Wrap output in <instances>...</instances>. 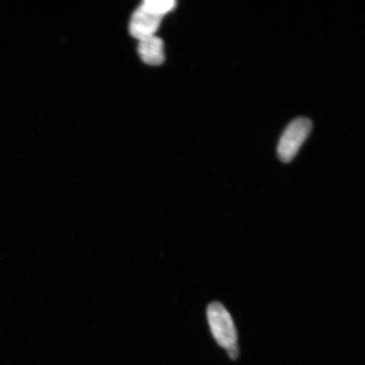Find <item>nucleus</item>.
<instances>
[{
    "instance_id": "nucleus-1",
    "label": "nucleus",
    "mask_w": 365,
    "mask_h": 365,
    "mask_svg": "<svg viewBox=\"0 0 365 365\" xmlns=\"http://www.w3.org/2000/svg\"><path fill=\"white\" fill-rule=\"evenodd\" d=\"M207 314L210 329L217 344L227 350L230 359L238 358V334L231 314L219 302L209 304Z\"/></svg>"
},
{
    "instance_id": "nucleus-2",
    "label": "nucleus",
    "mask_w": 365,
    "mask_h": 365,
    "mask_svg": "<svg viewBox=\"0 0 365 365\" xmlns=\"http://www.w3.org/2000/svg\"><path fill=\"white\" fill-rule=\"evenodd\" d=\"M312 130V122L307 118H296L287 127L277 147V153L284 163L294 158Z\"/></svg>"
},
{
    "instance_id": "nucleus-3",
    "label": "nucleus",
    "mask_w": 365,
    "mask_h": 365,
    "mask_svg": "<svg viewBox=\"0 0 365 365\" xmlns=\"http://www.w3.org/2000/svg\"><path fill=\"white\" fill-rule=\"evenodd\" d=\"M163 16L156 15L143 6L136 9L130 23V33L139 41L155 36L161 24Z\"/></svg>"
},
{
    "instance_id": "nucleus-4",
    "label": "nucleus",
    "mask_w": 365,
    "mask_h": 365,
    "mask_svg": "<svg viewBox=\"0 0 365 365\" xmlns=\"http://www.w3.org/2000/svg\"><path fill=\"white\" fill-rule=\"evenodd\" d=\"M138 53L143 61L149 66H158L165 61L163 41L156 36L140 40Z\"/></svg>"
},
{
    "instance_id": "nucleus-5",
    "label": "nucleus",
    "mask_w": 365,
    "mask_h": 365,
    "mask_svg": "<svg viewBox=\"0 0 365 365\" xmlns=\"http://www.w3.org/2000/svg\"><path fill=\"white\" fill-rule=\"evenodd\" d=\"M176 4L173 0H145L141 6L150 12L163 17L175 8Z\"/></svg>"
}]
</instances>
